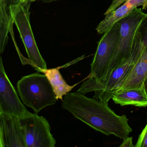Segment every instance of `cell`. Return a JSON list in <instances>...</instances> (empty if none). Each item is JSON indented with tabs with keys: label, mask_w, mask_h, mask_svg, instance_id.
<instances>
[{
	"label": "cell",
	"mask_w": 147,
	"mask_h": 147,
	"mask_svg": "<svg viewBox=\"0 0 147 147\" xmlns=\"http://www.w3.org/2000/svg\"><path fill=\"white\" fill-rule=\"evenodd\" d=\"M120 28L119 21L104 33L98 44L97 50L91 64V72L87 77V80L98 81L105 76L117 45Z\"/></svg>",
	"instance_id": "8992f818"
},
{
	"label": "cell",
	"mask_w": 147,
	"mask_h": 147,
	"mask_svg": "<svg viewBox=\"0 0 147 147\" xmlns=\"http://www.w3.org/2000/svg\"><path fill=\"white\" fill-rule=\"evenodd\" d=\"M111 99L115 104L122 106L131 105L138 107H147V95L144 86L114 93L112 94Z\"/></svg>",
	"instance_id": "7c38bea8"
},
{
	"label": "cell",
	"mask_w": 147,
	"mask_h": 147,
	"mask_svg": "<svg viewBox=\"0 0 147 147\" xmlns=\"http://www.w3.org/2000/svg\"><path fill=\"white\" fill-rule=\"evenodd\" d=\"M126 1L127 0H113L111 4V5L108 7V9L105 12L104 14L105 15H107L108 13H110L111 12L114 11Z\"/></svg>",
	"instance_id": "e0dca14e"
},
{
	"label": "cell",
	"mask_w": 147,
	"mask_h": 147,
	"mask_svg": "<svg viewBox=\"0 0 147 147\" xmlns=\"http://www.w3.org/2000/svg\"><path fill=\"white\" fill-rule=\"evenodd\" d=\"M147 0H146L145 3L144 5L142 6V9L143 10H145V9H147Z\"/></svg>",
	"instance_id": "44dd1931"
},
{
	"label": "cell",
	"mask_w": 147,
	"mask_h": 147,
	"mask_svg": "<svg viewBox=\"0 0 147 147\" xmlns=\"http://www.w3.org/2000/svg\"><path fill=\"white\" fill-rule=\"evenodd\" d=\"M62 107L77 119L107 136L113 135L123 140L132 132L126 115H117L108 104L88 98L78 91L66 94Z\"/></svg>",
	"instance_id": "6da1fadb"
},
{
	"label": "cell",
	"mask_w": 147,
	"mask_h": 147,
	"mask_svg": "<svg viewBox=\"0 0 147 147\" xmlns=\"http://www.w3.org/2000/svg\"><path fill=\"white\" fill-rule=\"evenodd\" d=\"M120 147H135L132 142V137H128L123 139V142L119 146Z\"/></svg>",
	"instance_id": "ac0fdd59"
},
{
	"label": "cell",
	"mask_w": 147,
	"mask_h": 147,
	"mask_svg": "<svg viewBox=\"0 0 147 147\" xmlns=\"http://www.w3.org/2000/svg\"><path fill=\"white\" fill-rule=\"evenodd\" d=\"M0 113L22 119L32 114L21 102L0 59Z\"/></svg>",
	"instance_id": "ba28073f"
},
{
	"label": "cell",
	"mask_w": 147,
	"mask_h": 147,
	"mask_svg": "<svg viewBox=\"0 0 147 147\" xmlns=\"http://www.w3.org/2000/svg\"><path fill=\"white\" fill-rule=\"evenodd\" d=\"M144 47L141 34L138 31L130 57L113 69L107 77L98 81H85L78 92L83 94L94 92V98L108 104L110 96L119 87L129 74L142 54Z\"/></svg>",
	"instance_id": "7a4b0ae2"
},
{
	"label": "cell",
	"mask_w": 147,
	"mask_h": 147,
	"mask_svg": "<svg viewBox=\"0 0 147 147\" xmlns=\"http://www.w3.org/2000/svg\"><path fill=\"white\" fill-rule=\"evenodd\" d=\"M135 147H147V123L138 137Z\"/></svg>",
	"instance_id": "2e32d148"
},
{
	"label": "cell",
	"mask_w": 147,
	"mask_h": 147,
	"mask_svg": "<svg viewBox=\"0 0 147 147\" xmlns=\"http://www.w3.org/2000/svg\"><path fill=\"white\" fill-rule=\"evenodd\" d=\"M31 2H23L11 7L13 22L17 26L32 67L38 72L46 69L47 64L36 43L30 23L29 11Z\"/></svg>",
	"instance_id": "5b68a950"
},
{
	"label": "cell",
	"mask_w": 147,
	"mask_h": 147,
	"mask_svg": "<svg viewBox=\"0 0 147 147\" xmlns=\"http://www.w3.org/2000/svg\"><path fill=\"white\" fill-rule=\"evenodd\" d=\"M65 68L64 65L51 69H42L41 73L45 75L50 82L55 92L57 99L63 100V96L69 93L80 82L73 86L68 85L60 73V69Z\"/></svg>",
	"instance_id": "4fadbf2b"
},
{
	"label": "cell",
	"mask_w": 147,
	"mask_h": 147,
	"mask_svg": "<svg viewBox=\"0 0 147 147\" xmlns=\"http://www.w3.org/2000/svg\"><path fill=\"white\" fill-rule=\"evenodd\" d=\"M17 88L24 104L36 113L56 103L53 88L45 74L36 73L23 76L17 83Z\"/></svg>",
	"instance_id": "3957f363"
},
{
	"label": "cell",
	"mask_w": 147,
	"mask_h": 147,
	"mask_svg": "<svg viewBox=\"0 0 147 147\" xmlns=\"http://www.w3.org/2000/svg\"><path fill=\"white\" fill-rule=\"evenodd\" d=\"M42 1L45 3H51V2H54V1H58L60 0H30L31 2L33 1Z\"/></svg>",
	"instance_id": "d6986e66"
},
{
	"label": "cell",
	"mask_w": 147,
	"mask_h": 147,
	"mask_svg": "<svg viewBox=\"0 0 147 147\" xmlns=\"http://www.w3.org/2000/svg\"><path fill=\"white\" fill-rule=\"evenodd\" d=\"M144 87V91L147 95V77L145 79L143 84Z\"/></svg>",
	"instance_id": "ffe728a7"
},
{
	"label": "cell",
	"mask_w": 147,
	"mask_h": 147,
	"mask_svg": "<svg viewBox=\"0 0 147 147\" xmlns=\"http://www.w3.org/2000/svg\"><path fill=\"white\" fill-rule=\"evenodd\" d=\"M1 147H26L20 119L0 113Z\"/></svg>",
	"instance_id": "9c48e42d"
},
{
	"label": "cell",
	"mask_w": 147,
	"mask_h": 147,
	"mask_svg": "<svg viewBox=\"0 0 147 147\" xmlns=\"http://www.w3.org/2000/svg\"><path fill=\"white\" fill-rule=\"evenodd\" d=\"M144 45H147V14L143 19L138 29Z\"/></svg>",
	"instance_id": "9a60e30c"
},
{
	"label": "cell",
	"mask_w": 147,
	"mask_h": 147,
	"mask_svg": "<svg viewBox=\"0 0 147 147\" xmlns=\"http://www.w3.org/2000/svg\"><path fill=\"white\" fill-rule=\"evenodd\" d=\"M20 119L26 147H55L56 141L51 132L49 121L37 113Z\"/></svg>",
	"instance_id": "52a82bcc"
},
{
	"label": "cell",
	"mask_w": 147,
	"mask_h": 147,
	"mask_svg": "<svg viewBox=\"0 0 147 147\" xmlns=\"http://www.w3.org/2000/svg\"><path fill=\"white\" fill-rule=\"evenodd\" d=\"M147 14L142 11L141 8L136 7L119 20L120 35L117 45L106 75L102 79L109 75L113 69L130 57L140 24Z\"/></svg>",
	"instance_id": "277c9868"
},
{
	"label": "cell",
	"mask_w": 147,
	"mask_h": 147,
	"mask_svg": "<svg viewBox=\"0 0 147 147\" xmlns=\"http://www.w3.org/2000/svg\"><path fill=\"white\" fill-rule=\"evenodd\" d=\"M23 3L22 0H0V52L5 50L8 40V34L12 32L13 22L11 7Z\"/></svg>",
	"instance_id": "8fae6325"
},
{
	"label": "cell",
	"mask_w": 147,
	"mask_h": 147,
	"mask_svg": "<svg viewBox=\"0 0 147 147\" xmlns=\"http://www.w3.org/2000/svg\"><path fill=\"white\" fill-rule=\"evenodd\" d=\"M121 6L119 7L114 11L105 15V18L96 28V30L99 34H104L114 24L126 17L136 8L127 0Z\"/></svg>",
	"instance_id": "5bb4252c"
},
{
	"label": "cell",
	"mask_w": 147,
	"mask_h": 147,
	"mask_svg": "<svg viewBox=\"0 0 147 147\" xmlns=\"http://www.w3.org/2000/svg\"><path fill=\"white\" fill-rule=\"evenodd\" d=\"M147 77V45H144L143 50L139 59L130 72L126 79L118 88L111 94L130 88H137L143 86Z\"/></svg>",
	"instance_id": "30bf717a"
},
{
	"label": "cell",
	"mask_w": 147,
	"mask_h": 147,
	"mask_svg": "<svg viewBox=\"0 0 147 147\" xmlns=\"http://www.w3.org/2000/svg\"><path fill=\"white\" fill-rule=\"evenodd\" d=\"M22 1L23 2H31L30 0H22Z\"/></svg>",
	"instance_id": "7402d4cb"
}]
</instances>
